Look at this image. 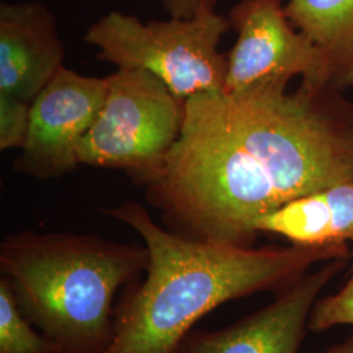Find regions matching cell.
Masks as SVG:
<instances>
[{
	"mask_svg": "<svg viewBox=\"0 0 353 353\" xmlns=\"http://www.w3.org/2000/svg\"><path fill=\"white\" fill-rule=\"evenodd\" d=\"M58 19L39 1L0 4V92L32 102L64 67Z\"/></svg>",
	"mask_w": 353,
	"mask_h": 353,
	"instance_id": "9c48e42d",
	"label": "cell"
},
{
	"mask_svg": "<svg viewBox=\"0 0 353 353\" xmlns=\"http://www.w3.org/2000/svg\"><path fill=\"white\" fill-rule=\"evenodd\" d=\"M345 325L353 326V265L351 278L339 292L316 300L309 316L307 330L319 334Z\"/></svg>",
	"mask_w": 353,
	"mask_h": 353,
	"instance_id": "4fadbf2b",
	"label": "cell"
},
{
	"mask_svg": "<svg viewBox=\"0 0 353 353\" xmlns=\"http://www.w3.org/2000/svg\"><path fill=\"white\" fill-rule=\"evenodd\" d=\"M228 19L237 37L227 55L225 92L290 84L296 76L334 87L326 57L290 23L281 0H240Z\"/></svg>",
	"mask_w": 353,
	"mask_h": 353,
	"instance_id": "8992f818",
	"label": "cell"
},
{
	"mask_svg": "<svg viewBox=\"0 0 353 353\" xmlns=\"http://www.w3.org/2000/svg\"><path fill=\"white\" fill-rule=\"evenodd\" d=\"M256 233H272L296 246H331L353 242V181L284 204L255 224Z\"/></svg>",
	"mask_w": 353,
	"mask_h": 353,
	"instance_id": "30bf717a",
	"label": "cell"
},
{
	"mask_svg": "<svg viewBox=\"0 0 353 353\" xmlns=\"http://www.w3.org/2000/svg\"><path fill=\"white\" fill-rule=\"evenodd\" d=\"M229 28L228 16L216 10L151 21L110 11L89 26L84 39L97 49L100 61L147 71L186 101L225 90L227 55L219 45Z\"/></svg>",
	"mask_w": 353,
	"mask_h": 353,
	"instance_id": "277c9868",
	"label": "cell"
},
{
	"mask_svg": "<svg viewBox=\"0 0 353 353\" xmlns=\"http://www.w3.org/2000/svg\"><path fill=\"white\" fill-rule=\"evenodd\" d=\"M216 92L185 101L181 135L140 181L168 230L252 248L255 224L297 198L353 181V105L301 83Z\"/></svg>",
	"mask_w": 353,
	"mask_h": 353,
	"instance_id": "6da1fadb",
	"label": "cell"
},
{
	"mask_svg": "<svg viewBox=\"0 0 353 353\" xmlns=\"http://www.w3.org/2000/svg\"><path fill=\"white\" fill-rule=\"evenodd\" d=\"M108 96L80 143L79 164L123 170L139 183L164 163L181 135L185 101L143 70L117 68Z\"/></svg>",
	"mask_w": 353,
	"mask_h": 353,
	"instance_id": "5b68a950",
	"label": "cell"
},
{
	"mask_svg": "<svg viewBox=\"0 0 353 353\" xmlns=\"http://www.w3.org/2000/svg\"><path fill=\"white\" fill-rule=\"evenodd\" d=\"M30 123V102L0 92V151L23 148Z\"/></svg>",
	"mask_w": 353,
	"mask_h": 353,
	"instance_id": "5bb4252c",
	"label": "cell"
},
{
	"mask_svg": "<svg viewBox=\"0 0 353 353\" xmlns=\"http://www.w3.org/2000/svg\"><path fill=\"white\" fill-rule=\"evenodd\" d=\"M219 0H161L169 17L189 19L204 11L216 10Z\"/></svg>",
	"mask_w": 353,
	"mask_h": 353,
	"instance_id": "9a60e30c",
	"label": "cell"
},
{
	"mask_svg": "<svg viewBox=\"0 0 353 353\" xmlns=\"http://www.w3.org/2000/svg\"><path fill=\"white\" fill-rule=\"evenodd\" d=\"M290 23L327 59L336 89L353 84V0H288Z\"/></svg>",
	"mask_w": 353,
	"mask_h": 353,
	"instance_id": "8fae6325",
	"label": "cell"
},
{
	"mask_svg": "<svg viewBox=\"0 0 353 353\" xmlns=\"http://www.w3.org/2000/svg\"><path fill=\"white\" fill-rule=\"evenodd\" d=\"M0 353H64L24 316L4 276L0 278Z\"/></svg>",
	"mask_w": 353,
	"mask_h": 353,
	"instance_id": "7c38bea8",
	"label": "cell"
},
{
	"mask_svg": "<svg viewBox=\"0 0 353 353\" xmlns=\"http://www.w3.org/2000/svg\"><path fill=\"white\" fill-rule=\"evenodd\" d=\"M108 89V77L81 75L64 65L30 102L28 138L14 170L36 179L72 173L80 165V143L101 112Z\"/></svg>",
	"mask_w": 353,
	"mask_h": 353,
	"instance_id": "52a82bcc",
	"label": "cell"
},
{
	"mask_svg": "<svg viewBox=\"0 0 353 353\" xmlns=\"http://www.w3.org/2000/svg\"><path fill=\"white\" fill-rule=\"evenodd\" d=\"M148 265L143 245L96 234L23 230L0 245L1 276L24 316L64 353H105L117 293Z\"/></svg>",
	"mask_w": 353,
	"mask_h": 353,
	"instance_id": "3957f363",
	"label": "cell"
},
{
	"mask_svg": "<svg viewBox=\"0 0 353 353\" xmlns=\"http://www.w3.org/2000/svg\"><path fill=\"white\" fill-rule=\"evenodd\" d=\"M319 353H353V331L352 334L344 341L328 347L326 351Z\"/></svg>",
	"mask_w": 353,
	"mask_h": 353,
	"instance_id": "2e32d148",
	"label": "cell"
},
{
	"mask_svg": "<svg viewBox=\"0 0 353 353\" xmlns=\"http://www.w3.org/2000/svg\"><path fill=\"white\" fill-rule=\"evenodd\" d=\"M102 212L134 229L148 250L141 284L125 288L105 353H176L194 325L223 303L287 288L313 265L348 258L347 245L242 248L190 240L135 201Z\"/></svg>",
	"mask_w": 353,
	"mask_h": 353,
	"instance_id": "7a4b0ae2",
	"label": "cell"
},
{
	"mask_svg": "<svg viewBox=\"0 0 353 353\" xmlns=\"http://www.w3.org/2000/svg\"><path fill=\"white\" fill-rule=\"evenodd\" d=\"M347 259L306 272L278 292L272 303L228 327L190 331L176 353H299L314 303Z\"/></svg>",
	"mask_w": 353,
	"mask_h": 353,
	"instance_id": "ba28073f",
	"label": "cell"
}]
</instances>
